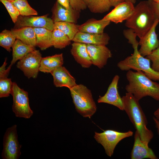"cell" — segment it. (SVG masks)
I'll return each instance as SVG.
<instances>
[{
    "instance_id": "20",
    "label": "cell",
    "mask_w": 159,
    "mask_h": 159,
    "mask_svg": "<svg viewBox=\"0 0 159 159\" xmlns=\"http://www.w3.org/2000/svg\"><path fill=\"white\" fill-rule=\"evenodd\" d=\"M110 21L92 18L87 20L83 24L80 25V32L94 34L104 33L105 27L110 23Z\"/></svg>"
},
{
    "instance_id": "15",
    "label": "cell",
    "mask_w": 159,
    "mask_h": 159,
    "mask_svg": "<svg viewBox=\"0 0 159 159\" xmlns=\"http://www.w3.org/2000/svg\"><path fill=\"white\" fill-rule=\"evenodd\" d=\"M52 19L54 23L61 21L76 24L80 17V12L71 7L68 9L61 5L57 1L52 9Z\"/></svg>"
},
{
    "instance_id": "40",
    "label": "cell",
    "mask_w": 159,
    "mask_h": 159,
    "mask_svg": "<svg viewBox=\"0 0 159 159\" xmlns=\"http://www.w3.org/2000/svg\"><path fill=\"white\" fill-rule=\"evenodd\" d=\"M87 6L91 3L92 0H83Z\"/></svg>"
},
{
    "instance_id": "21",
    "label": "cell",
    "mask_w": 159,
    "mask_h": 159,
    "mask_svg": "<svg viewBox=\"0 0 159 159\" xmlns=\"http://www.w3.org/2000/svg\"><path fill=\"white\" fill-rule=\"evenodd\" d=\"M63 63L62 53L42 57L39 71L44 73H50L55 69L62 66Z\"/></svg>"
},
{
    "instance_id": "24",
    "label": "cell",
    "mask_w": 159,
    "mask_h": 159,
    "mask_svg": "<svg viewBox=\"0 0 159 159\" xmlns=\"http://www.w3.org/2000/svg\"><path fill=\"white\" fill-rule=\"evenodd\" d=\"M35 47L27 45L16 39L12 47V59L10 65L12 66L17 61L22 59L28 53L35 50Z\"/></svg>"
},
{
    "instance_id": "30",
    "label": "cell",
    "mask_w": 159,
    "mask_h": 159,
    "mask_svg": "<svg viewBox=\"0 0 159 159\" xmlns=\"http://www.w3.org/2000/svg\"><path fill=\"white\" fill-rule=\"evenodd\" d=\"M13 82L8 77L0 79V97H7L11 94Z\"/></svg>"
},
{
    "instance_id": "35",
    "label": "cell",
    "mask_w": 159,
    "mask_h": 159,
    "mask_svg": "<svg viewBox=\"0 0 159 159\" xmlns=\"http://www.w3.org/2000/svg\"><path fill=\"white\" fill-rule=\"evenodd\" d=\"M152 8L156 18H159V2L153 0H148Z\"/></svg>"
},
{
    "instance_id": "33",
    "label": "cell",
    "mask_w": 159,
    "mask_h": 159,
    "mask_svg": "<svg viewBox=\"0 0 159 159\" xmlns=\"http://www.w3.org/2000/svg\"><path fill=\"white\" fill-rule=\"evenodd\" d=\"M71 7L74 9L80 12L86 9L87 6L83 0H69Z\"/></svg>"
},
{
    "instance_id": "34",
    "label": "cell",
    "mask_w": 159,
    "mask_h": 159,
    "mask_svg": "<svg viewBox=\"0 0 159 159\" xmlns=\"http://www.w3.org/2000/svg\"><path fill=\"white\" fill-rule=\"evenodd\" d=\"M6 60L7 58H6L3 64L0 67V79L8 77L12 66L10 65L6 68V66L7 64Z\"/></svg>"
},
{
    "instance_id": "38",
    "label": "cell",
    "mask_w": 159,
    "mask_h": 159,
    "mask_svg": "<svg viewBox=\"0 0 159 159\" xmlns=\"http://www.w3.org/2000/svg\"><path fill=\"white\" fill-rule=\"evenodd\" d=\"M153 119L155 126L157 129L158 134L159 135V120L156 119L155 117H153Z\"/></svg>"
},
{
    "instance_id": "42",
    "label": "cell",
    "mask_w": 159,
    "mask_h": 159,
    "mask_svg": "<svg viewBox=\"0 0 159 159\" xmlns=\"http://www.w3.org/2000/svg\"><path fill=\"white\" fill-rule=\"evenodd\" d=\"M153 0L155 2H159V0Z\"/></svg>"
},
{
    "instance_id": "9",
    "label": "cell",
    "mask_w": 159,
    "mask_h": 159,
    "mask_svg": "<svg viewBox=\"0 0 159 159\" xmlns=\"http://www.w3.org/2000/svg\"><path fill=\"white\" fill-rule=\"evenodd\" d=\"M42 54L39 50H35L28 53L18 62L16 67L28 78H35L39 71Z\"/></svg>"
},
{
    "instance_id": "25",
    "label": "cell",
    "mask_w": 159,
    "mask_h": 159,
    "mask_svg": "<svg viewBox=\"0 0 159 159\" xmlns=\"http://www.w3.org/2000/svg\"><path fill=\"white\" fill-rule=\"evenodd\" d=\"M79 26L74 23L61 21L54 23V29L61 31L72 41L77 33L79 32Z\"/></svg>"
},
{
    "instance_id": "4",
    "label": "cell",
    "mask_w": 159,
    "mask_h": 159,
    "mask_svg": "<svg viewBox=\"0 0 159 159\" xmlns=\"http://www.w3.org/2000/svg\"><path fill=\"white\" fill-rule=\"evenodd\" d=\"M131 44L134 49L133 54L118 62V67L123 71L131 69L142 71L151 80L159 81V72L152 68L150 59L145 58L139 53L138 49L139 42L135 40Z\"/></svg>"
},
{
    "instance_id": "26",
    "label": "cell",
    "mask_w": 159,
    "mask_h": 159,
    "mask_svg": "<svg viewBox=\"0 0 159 159\" xmlns=\"http://www.w3.org/2000/svg\"><path fill=\"white\" fill-rule=\"evenodd\" d=\"M53 46L55 48L62 49L69 45L71 40L60 30L54 29L52 31Z\"/></svg>"
},
{
    "instance_id": "41",
    "label": "cell",
    "mask_w": 159,
    "mask_h": 159,
    "mask_svg": "<svg viewBox=\"0 0 159 159\" xmlns=\"http://www.w3.org/2000/svg\"><path fill=\"white\" fill-rule=\"evenodd\" d=\"M137 0H124V1H130L134 4L135 3Z\"/></svg>"
},
{
    "instance_id": "29",
    "label": "cell",
    "mask_w": 159,
    "mask_h": 159,
    "mask_svg": "<svg viewBox=\"0 0 159 159\" xmlns=\"http://www.w3.org/2000/svg\"><path fill=\"white\" fill-rule=\"evenodd\" d=\"M11 2L17 8L21 16H27L38 14L37 11L30 6L27 0H16Z\"/></svg>"
},
{
    "instance_id": "14",
    "label": "cell",
    "mask_w": 159,
    "mask_h": 159,
    "mask_svg": "<svg viewBox=\"0 0 159 159\" xmlns=\"http://www.w3.org/2000/svg\"><path fill=\"white\" fill-rule=\"evenodd\" d=\"M119 79L120 77L118 75L115 76L106 93L103 96H100L97 101L99 103H104L112 105L120 110L123 111L122 97L118 90V84Z\"/></svg>"
},
{
    "instance_id": "5",
    "label": "cell",
    "mask_w": 159,
    "mask_h": 159,
    "mask_svg": "<svg viewBox=\"0 0 159 159\" xmlns=\"http://www.w3.org/2000/svg\"><path fill=\"white\" fill-rule=\"evenodd\" d=\"M69 90L77 111L83 117H91L97 107L91 90L81 84H77Z\"/></svg>"
},
{
    "instance_id": "19",
    "label": "cell",
    "mask_w": 159,
    "mask_h": 159,
    "mask_svg": "<svg viewBox=\"0 0 159 159\" xmlns=\"http://www.w3.org/2000/svg\"><path fill=\"white\" fill-rule=\"evenodd\" d=\"M70 52L76 61L82 67L89 68L92 64L87 44L74 42L72 44Z\"/></svg>"
},
{
    "instance_id": "28",
    "label": "cell",
    "mask_w": 159,
    "mask_h": 159,
    "mask_svg": "<svg viewBox=\"0 0 159 159\" xmlns=\"http://www.w3.org/2000/svg\"><path fill=\"white\" fill-rule=\"evenodd\" d=\"M16 39L11 30L4 29L0 33V46L10 52L11 50V48Z\"/></svg>"
},
{
    "instance_id": "1",
    "label": "cell",
    "mask_w": 159,
    "mask_h": 159,
    "mask_svg": "<svg viewBox=\"0 0 159 159\" xmlns=\"http://www.w3.org/2000/svg\"><path fill=\"white\" fill-rule=\"evenodd\" d=\"M125 110L138 132L142 141L148 145L153 137V132L147 127L148 121L138 100L131 93L127 92L122 97Z\"/></svg>"
},
{
    "instance_id": "13",
    "label": "cell",
    "mask_w": 159,
    "mask_h": 159,
    "mask_svg": "<svg viewBox=\"0 0 159 159\" xmlns=\"http://www.w3.org/2000/svg\"><path fill=\"white\" fill-rule=\"evenodd\" d=\"M87 50L92 64L101 69L112 57L111 51L106 45L87 44Z\"/></svg>"
},
{
    "instance_id": "7",
    "label": "cell",
    "mask_w": 159,
    "mask_h": 159,
    "mask_svg": "<svg viewBox=\"0 0 159 159\" xmlns=\"http://www.w3.org/2000/svg\"><path fill=\"white\" fill-rule=\"evenodd\" d=\"M13 98L12 109L15 116L18 117L29 118L33 112L29 104L27 92L20 88L15 82H13L11 94Z\"/></svg>"
},
{
    "instance_id": "3",
    "label": "cell",
    "mask_w": 159,
    "mask_h": 159,
    "mask_svg": "<svg viewBox=\"0 0 159 159\" xmlns=\"http://www.w3.org/2000/svg\"><path fill=\"white\" fill-rule=\"evenodd\" d=\"M157 19L148 1H142L135 6L133 13L126 21L125 25L140 39L151 28Z\"/></svg>"
},
{
    "instance_id": "22",
    "label": "cell",
    "mask_w": 159,
    "mask_h": 159,
    "mask_svg": "<svg viewBox=\"0 0 159 159\" xmlns=\"http://www.w3.org/2000/svg\"><path fill=\"white\" fill-rule=\"evenodd\" d=\"M11 30L16 39L27 45L34 47L36 46V34L33 28L25 27Z\"/></svg>"
},
{
    "instance_id": "31",
    "label": "cell",
    "mask_w": 159,
    "mask_h": 159,
    "mask_svg": "<svg viewBox=\"0 0 159 159\" xmlns=\"http://www.w3.org/2000/svg\"><path fill=\"white\" fill-rule=\"evenodd\" d=\"M8 11L13 22L15 23L17 21L20 13L17 8L9 1L0 0Z\"/></svg>"
},
{
    "instance_id": "2",
    "label": "cell",
    "mask_w": 159,
    "mask_h": 159,
    "mask_svg": "<svg viewBox=\"0 0 159 159\" xmlns=\"http://www.w3.org/2000/svg\"><path fill=\"white\" fill-rule=\"evenodd\" d=\"M126 77L128 83L125 86V90L137 100L149 96L159 101V83L150 79L143 71L128 70Z\"/></svg>"
},
{
    "instance_id": "12",
    "label": "cell",
    "mask_w": 159,
    "mask_h": 159,
    "mask_svg": "<svg viewBox=\"0 0 159 159\" xmlns=\"http://www.w3.org/2000/svg\"><path fill=\"white\" fill-rule=\"evenodd\" d=\"M159 23V18L156 19L150 29L139 42L140 48L139 52L143 56H147L159 46V40L156 32V28Z\"/></svg>"
},
{
    "instance_id": "32",
    "label": "cell",
    "mask_w": 159,
    "mask_h": 159,
    "mask_svg": "<svg viewBox=\"0 0 159 159\" xmlns=\"http://www.w3.org/2000/svg\"><path fill=\"white\" fill-rule=\"evenodd\" d=\"M146 58L152 62V68L155 71L159 72V46L146 56Z\"/></svg>"
},
{
    "instance_id": "43",
    "label": "cell",
    "mask_w": 159,
    "mask_h": 159,
    "mask_svg": "<svg viewBox=\"0 0 159 159\" xmlns=\"http://www.w3.org/2000/svg\"><path fill=\"white\" fill-rule=\"evenodd\" d=\"M8 0L10 1H14L16 0Z\"/></svg>"
},
{
    "instance_id": "11",
    "label": "cell",
    "mask_w": 159,
    "mask_h": 159,
    "mask_svg": "<svg viewBox=\"0 0 159 159\" xmlns=\"http://www.w3.org/2000/svg\"><path fill=\"white\" fill-rule=\"evenodd\" d=\"M131 2L124 1L114 7L102 19L118 24L127 20L133 13L135 6Z\"/></svg>"
},
{
    "instance_id": "37",
    "label": "cell",
    "mask_w": 159,
    "mask_h": 159,
    "mask_svg": "<svg viewBox=\"0 0 159 159\" xmlns=\"http://www.w3.org/2000/svg\"><path fill=\"white\" fill-rule=\"evenodd\" d=\"M112 6L115 7L118 4L124 1V0H109Z\"/></svg>"
},
{
    "instance_id": "16",
    "label": "cell",
    "mask_w": 159,
    "mask_h": 159,
    "mask_svg": "<svg viewBox=\"0 0 159 159\" xmlns=\"http://www.w3.org/2000/svg\"><path fill=\"white\" fill-rule=\"evenodd\" d=\"M131 158L158 159L152 150L149 147L148 145L143 142L138 132L136 130L134 135V142L131 153Z\"/></svg>"
},
{
    "instance_id": "18",
    "label": "cell",
    "mask_w": 159,
    "mask_h": 159,
    "mask_svg": "<svg viewBox=\"0 0 159 159\" xmlns=\"http://www.w3.org/2000/svg\"><path fill=\"white\" fill-rule=\"evenodd\" d=\"M50 73L53 77L54 84L57 87H65L69 89L77 85L75 79L62 66L55 69Z\"/></svg>"
},
{
    "instance_id": "6",
    "label": "cell",
    "mask_w": 159,
    "mask_h": 159,
    "mask_svg": "<svg viewBox=\"0 0 159 159\" xmlns=\"http://www.w3.org/2000/svg\"><path fill=\"white\" fill-rule=\"evenodd\" d=\"M133 135V132L130 130L122 132L107 130L101 133L95 132L94 138L102 146L107 155L111 157L118 143L123 139L132 136Z\"/></svg>"
},
{
    "instance_id": "27",
    "label": "cell",
    "mask_w": 159,
    "mask_h": 159,
    "mask_svg": "<svg viewBox=\"0 0 159 159\" xmlns=\"http://www.w3.org/2000/svg\"><path fill=\"white\" fill-rule=\"evenodd\" d=\"M111 6L109 0H92L87 7L92 12L103 13L108 11Z\"/></svg>"
},
{
    "instance_id": "23",
    "label": "cell",
    "mask_w": 159,
    "mask_h": 159,
    "mask_svg": "<svg viewBox=\"0 0 159 159\" xmlns=\"http://www.w3.org/2000/svg\"><path fill=\"white\" fill-rule=\"evenodd\" d=\"M36 37V46L44 50L53 46L52 31L44 28H33Z\"/></svg>"
},
{
    "instance_id": "10",
    "label": "cell",
    "mask_w": 159,
    "mask_h": 159,
    "mask_svg": "<svg viewBox=\"0 0 159 159\" xmlns=\"http://www.w3.org/2000/svg\"><path fill=\"white\" fill-rule=\"evenodd\" d=\"M14 29L25 27L44 28L52 31L54 23L47 15L40 16H22L20 15L15 23Z\"/></svg>"
},
{
    "instance_id": "17",
    "label": "cell",
    "mask_w": 159,
    "mask_h": 159,
    "mask_svg": "<svg viewBox=\"0 0 159 159\" xmlns=\"http://www.w3.org/2000/svg\"><path fill=\"white\" fill-rule=\"evenodd\" d=\"M110 37L107 33L94 34L79 32L72 41L86 44L106 45L108 44Z\"/></svg>"
},
{
    "instance_id": "8",
    "label": "cell",
    "mask_w": 159,
    "mask_h": 159,
    "mask_svg": "<svg viewBox=\"0 0 159 159\" xmlns=\"http://www.w3.org/2000/svg\"><path fill=\"white\" fill-rule=\"evenodd\" d=\"M21 145L18 141L17 125L8 128L4 136L3 149L1 156L3 159H18L21 154Z\"/></svg>"
},
{
    "instance_id": "39",
    "label": "cell",
    "mask_w": 159,
    "mask_h": 159,
    "mask_svg": "<svg viewBox=\"0 0 159 159\" xmlns=\"http://www.w3.org/2000/svg\"><path fill=\"white\" fill-rule=\"evenodd\" d=\"M154 117L159 120V107L153 113Z\"/></svg>"
},
{
    "instance_id": "36",
    "label": "cell",
    "mask_w": 159,
    "mask_h": 159,
    "mask_svg": "<svg viewBox=\"0 0 159 159\" xmlns=\"http://www.w3.org/2000/svg\"><path fill=\"white\" fill-rule=\"evenodd\" d=\"M57 1L67 9H69L71 7L69 0H57Z\"/></svg>"
}]
</instances>
